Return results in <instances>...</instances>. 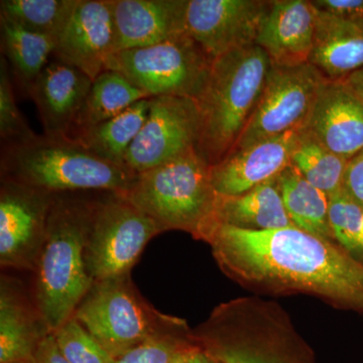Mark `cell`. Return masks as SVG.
<instances>
[{
	"label": "cell",
	"mask_w": 363,
	"mask_h": 363,
	"mask_svg": "<svg viewBox=\"0 0 363 363\" xmlns=\"http://www.w3.org/2000/svg\"><path fill=\"white\" fill-rule=\"evenodd\" d=\"M136 174L105 161L72 136L37 135L2 150L1 178L52 194L107 191L123 196Z\"/></svg>",
	"instance_id": "obj_5"
},
{
	"label": "cell",
	"mask_w": 363,
	"mask_h": 363,
	"mask_svg": "<svg viewBox=\"0 0 363 363\" xmlns=\"http://www.w3.org/2000/svg\"><path fill=\"white\" fill-rule=\"evenodd\" d=\"M342 190L363 207V150L348 161Z\"/></svg>",
	"instance_id": "obj_33"
},
{
	"label": "cell",
	"mask_w": 363,
	"mask_h": 363,
	"mask_svg": "<svg viewBox=\"0 0 363 363\" xmlns=\"http://www.w3.org/2000/svg\"><path fill=\"white\" fill-rule=\"evenodd\" d=\"M271 60L257 44L215 60L201 96L197 150L213 166L234 149L266 84Z\"/></svg>",
	"instance_id": "obj_4"
},
{
	"label": "cell",
	"mask_w": 363,
	"mask_h": 363,
	"mask_svg": "<svg viewBox=\"0 0 363 363\" xmlns=\"http://www.w3.org/2000/svg\"><path fill=\"white\" fill-rule=\"evenodd\" d=\"M198 135L199 112L195 100L152 97L147 121L131 143L125 166L138 175L174 161L196 150Z\"/></svg>",
	"instance_id": "obj_11"
},
{
	"label": "cell",
	"mask_w": 363,
	"mask_h": 363,
	"mask_svg": "<svg viewBox=\"0 0 363 363\" xmlns=\"http://www.w3.org/2000/svg\"><path fill=\"white\" fill-rule=\"evenodd\" d=\"M348 161L327 149L304 128L294 150L291 164L303 178L330 197L342 190Z\"/></svg>",
	"instance_id": "obj_27"
},
{
	"label": "cell",
	"mask_w": 363,
	"mask_h": 363,
	"mask_svg": "<svg viewBox=\"0 0 363 363\" xmlns=\"http://www.w3.org/2000/svg\"><path fill=\"white\" fill-rule=\"evenodd\" d=\"M272 1L188 0L186 30L212 61L255 45Z\"/></svg>",
	"instance_id": "obj_13"
},
{
	"label": "cell",
	"mask_w": 363,
	"mask_h": 363,
	"mask_svg": "<svg viewBox=\"0 0 363 363\" xmlns=\"http://www.w3.org/2000/svg\"><path fill=\"white\" fill-rule=\"evenodd\" d=\"M309 63L330 81L342 80L362 69L363 18H336L317 9Z\"/></svg>",
	"instance_id": "obj_21"
},
{
	"label": "cell",
	"mask_w": 363,
	"mask_h": 363,
	"mask_svg": "<svg viewBox=\"0 0 363 363\" xmlns=\"http://www.w3.org/2000/svg\"><path fill=\"white\" fill-rule=\"evenodd\" d=\"M184 363H219L213 359L209 354H207L204 350L199 346L196 345L192 350L189 351L186 355L185 362Z\"/></svg>",
	"instance_id": "obj_37"
},
{
	"label": "cell",
	"mask_w": 363,
	"mask_h": 363,
	"mask_svg": "<svg viewBox=\"0 0 363 363\" xmlns=\"http://www.w3.org/2000/svg\"><path fill=\"white\" fill-rule=\"evenodd\" d=\"M55 194L1 178L0 264L35 272Z\"/></svg>",
	"instance_id": "obj_12"
},
{
	"label": "cell",
	"mask_w": 363,
	"mask_h": 363,
	"mask_svg": "<svg viewBox=\"0 0 363 363\" xmlns=\"http://www.w3.org/2000/svg\"><path fill=\"white\" fill-rule=\"evenodd\" d=\"M50 333L35 303L26 297L20 284L2 277L0 285V363L33 359L40 343Z\"/></svg>",
	"instance_id": "obj_20"
},
{
	"label": "cell",
	"mask_w": 363,
	"mask_h": 363,
	"mask_svg": "<svg viewBox=\"0 0 363 363\" xmlns=\"http://www.w3.org/2000/svg\"><path fill=\"white\" fill-rule=\"evenodd\" d=\"M114 358L152 339L192 333L185 320L155 309L130 274L94 281L73 316Z\"/></svg>",
	"instance_id": "obj_7"
},
{
	"label": "cell",
	"mask_w": 363,
	"mask_h": 363,
	"mask_svg": "<svg viewBox=\"0 0 363 363\" xmlns=\"http://www.w3.org/2000/svg\"><path fill=\"white\" fill-rule=\"evenodd\" d=\"M316 9L340 18H363V0H316Z\"/></svg>",
	"instance_id": "obj_34"
},
{
	"label": "cell",
	"mask_w": 363,
	"mask_h": 363,
	"mask_svg": "<svg viewBox=\"0 0 363 363\" xmlns=\"http://www.w3.org/2000/svg\"><path fill=\"white\" fill-rule=\"evenodd\" d=\"M113 54L111 0H79L68 25L57 39L55 58L76 67L94 81L106 70Z\"/></svg>",
	"instance_id": "obj_14"
},
{
	"label": "cell",
	"mask_w": 363,
	"mask_h": 363,
	"mask_svg": "<svg viewBox=\"0 0 363 363\" xmlns=\"http://www.w3.org/2000/svg\"><path fill=\"white\" fill-rule=\"evenodd\" d=\"M317 9L312 1H272L257 44L272 65L293 67L309 63L316 30Z\"/></svg>",
	"instance_id": "obj_18"
},
{
	"label": "cell",
	"mask_w": 363,
	"mask_h": 363,
	"mask_svg": "<svg viewBox=\"0 0 363 363\" xmlns=\"http://www.w3.org/2000/svg\"><path fill=\"white\" fill-rule=\"evenodd\" d=\"M1 51L18 87L28 95L40 72L56 51L57 40L28 32L0 16Z\"/></svg>",
	"instance_id": "obj_23"
},
{
	"label": "cell",
	"mask_w": 363,
	"mask_h": 363,
	"mask_svg": "<svg viewBox=\"0 0 363 363\" xmlns=\"http://www.w3.org/2000/svg\"><path fill=\"white\" fill-rule=\"evenodd\" d=\"M11 363H33V359L23 360V362H11Z\"/></svg>",
	"instance_id": "obj_39"
},
{
	"label": "cell",
	"mask_w": 363,
	"mask_h": 363,
	"mask_svg": "<svg viewBox=\"0 0 363 363\" xmlns=\"http://www.w3.org/2000/svg\"><path fill=\"white\" fill-rule=\"evenodd\" d=\"M342 81L363 107V68L350 74L347 77L342 79Z\"/></svg>",
	"instance_id": "obj_36"
},
{
	"label": "cell",
	"mask_w": 363,
	"mask_h": 363,
	"mask_svg": "<svg viewBox=\"0 0 363 363\" xmlns=\"http://www.w3.org/2000/svg\"><path fill=\"white\" fill-rule=\"evenodd\" d=\"M305 130L334 154L350 160L363 150V107L342 80H329Z\"/></svg>",
	"instance_id": "obj_19"
},
{
	"label": "cell",
	"mask_w": 363,
	"mask_h": 363,
	"mask_svg": "<svg viewBox=\"0 0 363 363\" xmlns=\"http://www.w3.org/2000/svg\"><path fill=\"white\" fill-rule=\"evenodd\" d=\"M33 360V363H69L60 352L52 333H50L38 346Z\"/></svg>",
	"instance_id": "obj_35"
},
{
	"label": "cell",
	"mask_w": 363,
	"mask_h": 363,
	"mask_svg": "<svg viewBox=\"0 0 363 363\" xmlns=\"http://www.w3.org/2000/svg\"><path fill=\"white\" fill-rule=\"evenodd\" d=\"M362 235H363V217H362Z\"/></svg>",
	"instance_id": "obj_40"
},
{
	"label": "cell",
	"mask_w": 363,
	"mask_h": 363,
	"mask_svg": "<svg viewBox=\"0 0 363 363\" xmlns=\"http://www.w3.org/2000/svg\"><path fill=\"white\" fill-rule=\"evenodd\" d=\"M0 135L6 145L28 142L38 135L18 111L14 98L13 78L4 56L0 61Z\"/></svg>",
	"instance_id": "obj_31"
},
{
	"label": "cell",
	"mask_w": 363,
	"mask_h": 363,
	"mask_svg": "<svg viewBox=\"0 0 363 363\" xmlns=\"http://www.w3.org/2000/svg\"><path fill=\"white\" fill-rule=\"evenodd\" d=\"M197 345L192 333L155 338L136 346L116 363H169Z\"/></svg>",
	"instance_id": "obj_32"
},
{
	"label": "cell",
	"mask_w": 363,
	"mask_h": 363,
	"mask_svg": "<svg viewBox=\"0 0 363 363\" xmlns=\"http://www.w3.org/2000/svg\"><path fill=\"white\" fill-rule=\"evenodd\" d=\"M92 83V79L76 67L55 57L50 60L28 92L37 106L45 135H71Z\"/></svg>",
	"instance_id": "obj_16"
},
{
	"label": "cell",
	"mask_w": 363,
	"mask_h": 363,
	"mask_svg": "<svg viewBox=\"0 0 363 363\" xmlns=\"http://www.w3.org/2000/svg\"><path fill=\"white\" fill-rule=\"evenodd\" d=\"M52 334L69 363H116V358L74 317Z\"/></svg>",
	"instance_id": "obj_30"
},
{
	"label": "cell",
	"mask_w": 363,
	"mask_h": 363,
	"mask_svg": "<svg viewBox=\"0 0 363 363\" xmlns=\"http://www.w3.org/2000/svg\"><path fill=\"white\" fill-rule=\"evenodd\" d=\"M162 233L182 230L204 240L213 224L217 194L210 166L197 150L136 176L123 196Z\"/></svg>",
	"instance_id": "obj_6"
},
{
	"label": "cell",
	"mask_w": 363,
	"mask_h": 363,
	"mask_svg": "<svg viewBox=\"0 0 363 363\" xmlns=\"http://www.w3.org/2000/svg\"><path fill=\"white\" fill-rule=\"evenodd\" d=\"M162 233L159 225L121 195L93 202L85 250L88 274L94 281L130 274L145 245Z\"/></svg>",
	"instance_id": "obj_9"
},
{
	"label": "cell",
	"mask_w": 363,
	"mask_h": 363,
	"mask_svg": "<svg viewBox=\"0 0 363 363\" xmlns=\"http://www.w3.org/2000/svg\"><path fill=\"white\" fill-rule=\"evenodd\" d=\"M193 335L219 363H317L288 312L259 296L217 306Z\"/></svg>",
	"instance_id": "obj_2"
},
{
	"label": "cell",
	"mask_w": 363,
	"mask_h": 363,
	"mask_svg": "<svg viewBox=\"0 0 363 363\" xmlns=\"http://www.w3.org/2000/svg\"><path fill=\"white\" fill-rule=\"evenodd\" d=\"M221 271L255 292L306 294L363 315V264L296 226L248 230L214 221L205 236Z\"/></svg>",
	"instance_id": "obj_1"
},
{
	"label": "cell",
	"mask_w": 363,
	"mask_h": 363,
	"mask_svg": "<svg viewBox=\"0 0 363 363\" xmlns=\"http://www.w3.org/2000/svg\"><path fill=\"white\" fill-rule=\"evenodd\" d=\"M147 98H150L149 95L135 87L123 74L105 70L93 81L70 136L104 123Z\"/></svg>",
	"instance_id": "obj_26"
},
{
	"label": "cell",
	"mask_w": 363,
	"mask_h": 363,
	"mask_svg": "<svg viewBox=\"0 0 363 363\" xmlns=\"http://www.w3.org/2000/svg\"><path fill=\"white\" fill-rule=\"evenodd\" d=\"M328 198V221L334 240L363 264V207L343 190Z\"/></svg>",
	"instance_id": "obj_29"
},
{
	"label": "cell",
	"mask_w": 363,
	"mask_h": 363,
	"mask_svg": "<svg viewBox=\"0 0 363 363\" xmlns=\"http://www.w3.org/2000/svg\"><path fill=\"white\" fill-rule=\"evenodd\" d=\"M190 350H189V351H190ZM189 351H187V352H186V353H184V354L180 355V357H177L176 359H174L173 362H169V363H184V362H185L186 355H187V353L189 352Z\"/></svg>",
	"instance_id": "obj_38"
},
{
	"label": "cell",
	"mask_w": 363,
	"mask_h": 363,
	"mask_svg": "<svg viewBox=\"0 0 363 363\" xmlns=\"http://www.w3.org/2000/svg\"><path fill=\"white\" fill-rule=\"evenodd\" d=\"M328 81L310 63L272 65L259 102L233 150L305 128Z\"/></svg>",
	"instance_id": "obj_10"
},
{
	"label": "cell",
	"mask_w": 363,
	"mask_h": 363,
	"mask_svg": "<svg viewBox=\"0 0 363 363\" xmlns=\"http://www.w3.org/2000/svg\"><path fill=\"white\" fill-rule=\"evenodd\" d=\"M187 4L188 0H111L114 54L187 33Z\"/></svg>",
	"instance_id": "obj_17"
},
{
	"label": "cell",
	"mask_w": 363,
	"mask_h": 363,
	"mask_svg": "<svg viewBox=\"0 0 363 363\" xmlns=\"http://www.w3.org/2000/svg\"><path fill=\"white\" fill-rule=\"evenodd\" d=\"M286 213L293 225L306 233L336 242L328 221V196L303 178L291 164L279 176Z\"/></svg>",
	"instance_id": "obj_24"
},
{
	"label": "cell",
	"mask_w": 363,
	"mask_h": 363,
	"mask_svg": "<svg viewBox=\"0 0 363 363\" xmlns=\"http://www.w3.org/2000/svg\"><path fill=\"white\" fill-rule=\"evenodd\" d=\"M79 0H1L0 16L28 32L57 40L65 30Z\"/></svg>",
	"instance_id": "obj_28"
},
{
	"label": "cell",
	"mask_w": 363,
	"mask_h": 363,
	"mask_svg": "<svg viewBox=\"0 0 363 363\" xmlns=\"http://www.w3.org/2000/svg\"><path fill=\"white\" fill-rule=\"evenodd\" d=\"M213 61L187 33L138 49L112 55L106 70L123 74L152 97L197 100L207 84Z\"/></svg>",
	"instance_id": "obj_8"
},
{
	"label": "cell",
	"mask_w": 363,
	"mask_h": 363,
	"mask_svg": "<svg viewBox=\"0 0 363 363\" xmlns=\"http://www.w3.org/2000/svg\"><path fill=\"white\" fill-rule=\"evenodd\" d=\"M305 128L289 131L229 152L222 161L210 166L212 186L218 196H238L278 178L291 166L296 145Z\"/></svg>",
	"instance_id": "obj_15"
},
{
	"label": "cell",
	"mask_w": 363,
	"mask_h": 363,
	"mask_svg": "<svg viewBox=\"0 0 363 363\" xmlns=\"http://www.w3.org/2000/svg\"><path fill=\"white\" fill-rule=\"evenodd\" d=\"M150 99L140 100L118 116L72 138H77L105 161L126 167L125 157L131 143L147 121Z\"/></svg>",
	"instance_id": "obj_25"
},
{
	"label": "cell",
	"mask_w": 363,
	"mask_h": 363,
	"mask_svg": "<svg viewBox=\"0 0 363 363\" xmlns=\"http://www.w3.org/2000/svg\"><path fill=\"white\" fill-rule=\"evenodd\" d=\"M214 220L257 231L294 226L284 205L279 177L243 194L217 195Z\"/></svg>",
	"instance_id": "obj_22"
},
{
	"label": "cell",
	"mask_w": 363,
	"mask_h": 363,
	"mask_svg": "<svg viewBox=\"0 0 363 363\" xmlns=\"http://www.w3.org/2000/svg\"><path fill=\"white\" fill-rule=\"evenodd\" d=\"M92 210L93 202L55 194L33 272V303L52 333L73 316L93 285L85 259Z\"/></svg>",
	"instance_id": "obj_3"
}]
</instances>
